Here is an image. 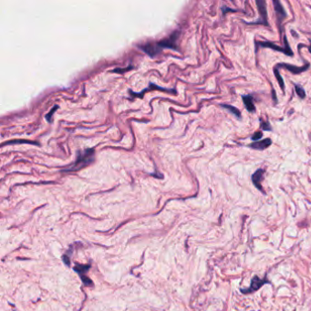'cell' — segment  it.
<instances>
[{"instance_id":"obj_1","label":"cell","mask_w":311,"mask_h":311,"mask_svg":"<svg viewBox=\"0 0 311 311\" xmlns=\"http://www.w3.org/2000/svg\"><path fill=\"white\" fill-rule=\"evenodd\" d=\"M179 32H174L169 38L163 39L161 41L155 42V43H145L142 46H140V49H141L145 53H147L150 57H155L163 49H177L176 47V40L178 39Z\"/></svg>"},{"instance_id":"obj_2","label":"cell","mask_w":311,"mask_h":311,"mask_svg":"<svg viewBox=\"0 0 311 311\" xmlns=\"http://www.w3.org/2000/svg\"><path fill=\"white\" fill-rule=\"evenodd\" d=\"M94 149H87L83 151H79L75 163L69 168L63 170V172H75L84 168L94 161Z\"/></svg>"},{"instance_id":"obj_3","label":"cell","mask_w":311,"mask_h":311,"mask_svg":"<svg viewBox=\"0 0 311 311\" xmlns=\"http://www.w3.org/2000/svg\"><path fill=\"white\" fill-rule=\"evenodd\" d=\"M283 39H284V43H285L284 44V48L283 47H279L276 44H275L273 42H270V41H255V47H256L255 50L257 49L258 47L259 48H267V49H274L276 51H278V52H282V53H284L286 56L292 57L294 55V53H293V51H292V49H291V48L289 46V43L287 41L286 37L285 35L283 36Z\"/></svg>"},{"instance_id":"obj_4","label":"cell","mask_w":311,"mask_h":311,"mask_svg":"<svg viewBox=\"0 0 311 311\" xmlns=\"http://www.w3.org/2000/svg\"><path fill=\"white\" fill-rule=\"evenodd\" d=\"M258 11L260 13V18L258 20L255 21V22H245V24L247 25H265V26H269L268 24V20H267V9H266V3L264 0H257L255 2Z\"/></svg>"},{"instance_id":"obj_5","label":"cell","mask_w":311,"mask_h":311,"mask_svg":"<svg viewBox=\"0 0 311 311\" xmlns=\"http://www.w3.org/2000/svg\"><path fill=\"white\" fill-rule=\"evenodd\" d=\"M273 5H274V8H275V12L276 15V19H277V25H278V29L280 31V36L281 34H283L284 30L282 28V23L283 20L287 17V14L283 7V5L281 4V2H279L278 0H273Z\"/></svg>"},{"instance_id":"obj_6","label":"cell","mask_w":311,"mask_h":311,"mask_svg":"<svg viewBox=\"0 0 311 311\" xmlns=\"http://www.w3.org/2000/svg\"><path fill=\"white\" fill-rule=\"evenodd\" d=\"M310 65L309 63H306L305 66H302V67H296V66H294V65H291V64H287V63H279L276 66V69H279V68H284L287 70H289L291 73L293 74H300L304 71H306L308 69H309Z\"/></svg>"},{"instance_id":"obj_7","label":"cell","mask_w":311,"mask_h":311,"mask_svg":"<svg viewBox=\"0 0 311 311\" xmlns=\"http://www.w3.org/2000/svg\"><path fill=\"white\" fill-rule=\"evenodd\" d=\"M265 283H268L266 277H265L264 279H260V278L257 277V276H254L253 279H252V281H251L250 286H249L247 289H245V290H242V292L245 293V294H248V293H251V292H255V291L258 290V289H259L262 286H264Z\"/></svg>"},{"instance_id":"obj_8","label":"cell","mask_w":311,"mask_h":311,"mask_svg":"<svg viewBox=\"0 0 311 311\" xmlns=\"http://www.w3.org/2000/svg\"><path fill=\"white\" fill-rule=\"evenodd\" d=\"M264 174H265L264 169H258L252 174V177H251L254 185L263 194H265V191L262 187V181L264 180Z\"/></svg>"},{"instance_id":"obj_9","label":"cell","mask_w":311,"mask_h":311,"mask_svg":"<svg viewBox=\"0 0 311 311\" xmlns=\"http://www.w3.org/2000/svg\"><path fill=\"white\" fill-rule=\"evenodd\" d=\"M271 144H272V140L270 138H266V139H263V140H260L257 141H254V142L248 144L247 146L249 148L254 149V150H263L268 148Z\"/></svg>"},{"instance_id":"obj_10","label":"cell","mask_w":311,"mask_h":311,"mask_svg":"<svg viewBox=\"0 0 311 311\" xmlns=\"http://www.w3.org/2000/svg\"><path fill=\"white\" fill-rule=\"evenodd\" d=\"M242 100L244 105L248 112H255V105L254 102V98L252 95H242Z\"/></svg>"},{"instance_id":"obj_11","label":"cell","mask_w":311,"mask_h":311,"mask_svg":"<svg viewBox=\"0 0 311 311\" xmlns=\"http://www.w3.org/2000/svg\"><path fill=\"white\" fill-rule=\"evenodd\" d=\"M221 107L226 109L227 110H229L232 114H234L236 118L238 119H241L242 115H241V111L240 110H238L236 107L233 106V105H229V104H221Z\"/></svg>"},{"instance_id":"obj_12","label":"cell","mask_w":311,"mask_h":311,"mask_svg":"<svg viewBox=\"0 0 311 311\" xmlns=\"http://www.w3.org/2000/svg\"><path fill=\"white\" fill-rule=\"evenodd\" d=\"M274 74H275V76H276V80H277V82H278V84H279L281 90H282L283 91H285V82H284V80H283V78H282L281 75L279 74L278 69H276V67L274 68Z\"/></svg>"},{"instance_id":"obj_13","label":"cell","mask_w":311,"mask_h":311,"mask_svg":"<svg viewBox=\"0 0 311 311\" xmlns=\"http://www.w3.org/2000/svg\"><path fill=\"white\" fill-rule=\"evenodd\" d=\"M90 269V265H76V266L74 267V270L77 271L79 274V276H84V274Z\"/></svg>"},{"instance_id":"obj_14","label":"cell","mask_w":311,"mask_h":311,"mask_svg":"<svg viewBox=\"0 0 311 311\" xmlns=\"http://www.w3.org/2000/svg\"><path fill=\"white\" fill-rule=\"evenodd\" d=\"M259 120H260V127L263 130H266V131L273 130V128L268 120H264L263 119H260Z\"/></svg>"},{"instance_id":"obj_15","label":"cell","mask_w":311,"mask_h":311,"mask_svg":"<svg viewBox=\"0 0 311 311\" xmlns=\"http://www.w3.org/2000/svg\"><path fill=\"white\" fill-rule=\"evenodd\" d=\"M295 90L297 94V96L300 98V99H305L306 98V91L305 90L298 84H295Z\"/></svg>"},{"instance_id":"obj_16","label":"cell","mask_w":311,"mask_h":311,"mask_svg":"<svg viewBox=\"0 0 311 311\" xmlns=\"http://www.w3.org/2000/svg\"><path fill=\"white\" fill-rule=\"evenodd\" d=\"M262 137H263V132L259 130H256L251 136V140H254V141H257V140H260V139H262Z\"/></svg>"},{"instance_id":"obj_17","label":"cell","mask_w":311,"mask_h":311,"mask_svg":"<svg viewBox=\"0 0 311 311\" xmlns=\"http://www.w3.org/2000/svg\"><path fill=\"white\" fill-rule=\"evenodd\" d=\"M63 262L67 265H70V263H69V257L67 256V255H63Z\"/></svg>"},{"instance_id":"obj_18","label":"cell","mask_w":311,"mask_h":311,"mask_svg":"<svg viewBox=\"0 0 311 311\" xmlns=\"http://www.w3.org/2000/svg\"><path fill=\"white\" fill-rule=\"evenodd\" d=\"M272 94H273V100L275 99V102L276 103V102H277V99H276V91H275V90H272Z\"/></svg>"},{"instance_id":"obj_19","label":"cell","mask_w":311,"mask_h":311,"mask_svg":"<svg viewBox=\"0 0 311 311\" xmlns=\"http://www.w3.org/2000/svg\"><path fill=\"white\" fill-rule=\"evenodd\" d=\"M307 49H308V51H309V53L311 54V40H310V46H309V47H307Z\"/></svg>"}]
</instances>
